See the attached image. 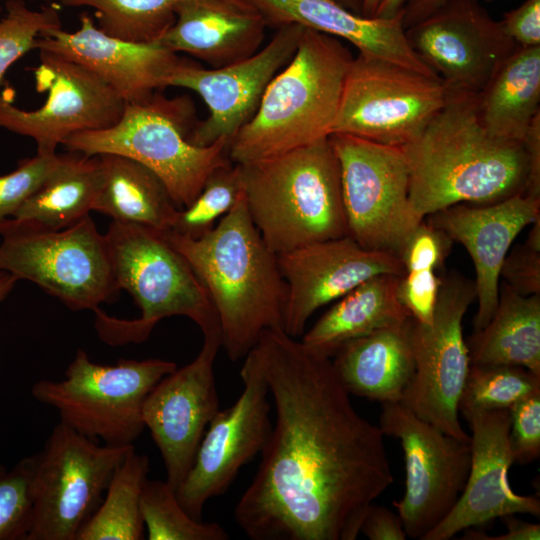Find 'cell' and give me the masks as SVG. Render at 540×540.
<instances>
[{"mask_svg":"<svg viewBox=\"0 0 540 540\" xmlns=\"http://www.w3.org/2000/svg\"><path fill=\"white\" fill-rule=\"evenodd\" d=\"M275 407L257 472L234 510L252 540H354L394 477L379 425L362 417L332 359L283 329L249 351Z\"/></svg>","mask_w":540,"mask_h":540,"instance_id":"cell-1","label":"cell"},{"mask_svg":"<svg viewBox=\"0 0 540 540\" xmlns=\"http://www.w3.org/2000/svg\"><path fill=\"white\" fill-rule=\"evenodd\" d=\"M402 149L410 204L421 219L455 204H492L525 192V146L485 129L477 94L448 89L441 111Z\"/></svg>","mask_w":540,"mask_h":540,"instance_id":"cell-2","label":"cell"},{"mask_svg":"<svg viewBox=\"0 0 540 540\" xmlns=\"http://www.w3.org/2000/svg\"><path fill=\"white\" fill-rule=\"evenodd\" d=\"M205 289L217 314L221 347L244 358L266 329H283L287 284L277 255L249 215L243 192L216 226L198 239L164 231Z\"/></svg>","mask_w":540,"mask_h":540,"instance_id":"cell-3","label":"cell"},{"mask_svg":"<svg viewBox=\"0 0 540 540\" xmlns=\"http://www.w3.org/2000/svg\"><path fill=\"white\" fill-rule=\"evenodd\" d=\"M353 58L341 39L303 27L293 57L229 142V160L243 164L328 138Z\"/></svg>","mask_w":540,"mask_h":540,"instance_id":"cell-4","label":"cell"},{"mask_svg":"<svg viewBox=\"0 0 540 540\" xmlns=\"http://www.w3.org/2000/svg\"><path fill=\"white\" fill-rule=\"evenodd\" d=\"M239 166L251 220L276 255L348 236L340 166L329 137Z\"/></svg>","mask_w":540,"mask_h":540,"instance_id":"cell-5","label":"cell"},{"mask_svg":"<svg viewBox=\"0 0 540 540\" xmlns=\"http://www.w3.org/2000/svg\"><path fill=\"white\" fill-rule=\"evenodd\" d=\"M119 290H126L141 310L134 320L96 312L99 337L110 345L141 343L159 321L185 316L203 334L219 332V321L202 284L164 231L113 220L104 234Z\"/></svg>","mask_w":540,"mask_h":540,"instance_id":"cell-6","label":"cell"},{"mask_svg":"<svg viewBox=\"0 0 540 540\" xmlns=\"http://www.w3.org/2000/svg\"><path fill=\"white\" fill-rule=\"evenodd\" d=\"M194 116L190 98L169 99L157 91L143 101L126 103L113 126L75 133L63 145L87 156L117 154L141 163L161 179L182 209L196 198L214 170L231 162L226 140L209 146L190 142L197 123Z\"/></svg>","mask_w":540,"mask_h":540,"instance_id":"cell-7","label":"cell"},{"mask_svg":"<svg viewBox=\"0 0 540 540\" xmlns=\"http://www.w3.org/2000/svg\"><path fill=\"white\" fill-rule=\"evenodd\" d=\"M177 365L160 358L97 364L78 349L60 381L42 379L34 399L54 408L60 421L104 444L133 445L145 429L143 404L152 388Z\"/></svg>","mask_w":540,"mask_h":540,"instance_id":"cell-8","label":"cell"},{"mask_svg":"<svg viewBox=\"0 0 540 540\" xmlns=\"http://www.w3.org/2000/svg\"><path fill=\"white\" fill-rule=\"evenodd\" d=\"M0 238V271L35 283L72 310L95 312L119 291L105 235L90 216L60 230L10 218Z\"/></svg>","mask_w":540,"mask_h":540,"instance_id":"cell-9","label":"cell"},{"mask_svg":"<svg viewBox=\"0 0 540 540\" xmlns=\"http://www.w3.org/2000/svg\"><path fill=\"white\" fill-rule=\"evenodd\" d=\"M133 447L99 444L58 422L33 454V513L26 540H77Z\"/></svg>","mask_w":540,"mask_h":540,"instance_id":"cell-10","label":"cell"},{"mask_svg":"<svg viewBox=\"0 0 540 540\" xmlns=\"http://www.w3.org/2000/svg\"><path fill=\"white\" fill-rule=\"evenodd\" d=\"M329 140L340 166L348 236L364 249L399 258L423 220L410 204L404 150L342 133Z\"/></svg>","mask_w":540,"mask_h":540,"instance_id":"cell-11","label":"cell"},{"mask_svg":"<svg viewBox=\"0 0 540 540\" xmlns=\"http://www.w3.org/2000/svg\"><path fill=\"white\" fill-rule=\"evenodd\" d=\"M447 97L448 87L439 77L358 52L332 133L404 147L423 132Z\"/></svg>","mask_w":540,"mask_h":540,"instance_id":"cell-12","label":"cell"},{"mask_svg":"<svg viewBox=\"0 0 540 540\" xmlns=\"http://www.w3.org/2000/svg\"><path fill=\"white\" fill-rule=\"evenodd\" d=\"M476 299L474 281L457 272L441 277L433 321L413 319L415 370L401 403L444 433L470 442L459 420V401L470 366L463 318Z\"/></svg>","mask_w":540,"mask_h":540,"instance_id":"cell-13","label":"cell"},{"mask_svg":"<svg viewBox=\"0 0 540 540\" xmlns=\"http://www.w3.org/2000/svg\"><path fill=\"white\" fill-rule=\"evenodd\" d=\"M379 427L399 440L405 461V492L394 502L407 537L423 539L453 509L471 464L470 442L448 435L401 402L382 403Z\"/></svg>","mask_w":540,"mask_h":540,"instance_id":"cell-14","label":"cell"},{"mask_svg":"<svg viewBox=\"0 0 540 540\" xmlns=\"http://www.w3.org/2000/svg\"><path fill=\"white\" fill-rule=\"evenodd\" d=\"M34 69L42 106L24 110L0 94V128L31 138L37 153L54 154L71 135L109 128L122 116L126 102L83 66L52 52L39 51Z\"/></svg>","mask_w":540,"mask_h":540,"instance_id":"cell-15","label":"cell"},{"mask_svg":"<svg viewBox=\"0 0 540 540\" xmlns=\"http://www.w3.org/2000/svg\"><path fill=\"white\" fill-rule=\"evenodd\" d=\"M240 376L241 395L211 420L176 490L182 507L197 520H202L207 501L225 493L240 469L261 453L272 430L267 381L251 352L244 357Z\"/></svg>","mask_w":540,"mask_h":540,"instance_id":"cell-16","label":"cell"},{"mask_svg":"<svg viewBox=\"0 0 540 540\" xmlns=\"http://www.w3.org/2000/svg\"><path fill=\"white\" fill-rule=\"evenodd\" d=\"M303 26L277 27L270 41L251 56L218 68H205L182 59L168 81V87L198 94L209 115L197 122L189 140L209 146L219 140L228 143L252 118L273 77L293 57Z\"/></svg>","mask_w":540,"mask_h":540,"instance_id":"cell-17","label":"cell"},{"mask_svg":"<svg viewBox=\"0 0 540 540\" xmlns=\"http://www.w3.org/2000/svg\"><path fill=\"white\" fill-rule=\"evenodd\" d=\"M405 33L448 89L474 94L517 48L479 0H447Z\"/></svg>","mask_w":540,"mask_h":540,"instance_id":"cell-18","label":"cell"},{"mask_svg":"<svg viewBox=\"0 0 540 540\" xmlns=\"http://www.w3.org/2000/svg\"><path fill=\"white\" fill-rule=\"evenodd\" d=\"M221 347L219 332L203 334L198 355L164 376L146 397L142 418L177 490L195 460L204 433L220 410L214 364Z\"/></svg>","mask_w":540,"mask_h":540,"instance_id":"cell-19","label":"cell"},{"mask_svg":"<svg viewBox=\"0 0 540 540\" xmlns=\"http://www.w3.org/2000/svg\"><path fill=\"white\" fill-rule=\"evenodd\" d=\"M287 284L283 330L298 338L309 318L365 280L379 274L403 276L400 259L362 248L352 238L321 241L277 255Z\"/></svg>","mask_w":540,"mask_h":540,"instance_id":"cell-20","label":"cell"},{"mask_svg":"<svg viewBox=\"0 0 540 540\" xmlns=\"http://www.w3.org/2000/svg\"><path fill=\"white\" fill-rule=\"evenodd\" d=\"M471 429L468 478L450 513L422 540H448L458 532L505 515H540V501L513 491L508 471L514 463L509 443V409L463 414Z\"/></svg>","mask_w":540,"mask_h":540,"instance_id":"cell-21","label":"cell"},{"mask_svg":"<svg viewBox=\"0 0 540 540\" xmlns=\"http://www.w3.org/2000/svg\"><path fill=\"white\" fill-rule=\"evenodd\" d=\"M35 49L83 66L126 103L143 101L168 87L169 78L183 59L157 42L138 43L108 35L87 14L81 15L75 32L59 27L42 34Z\"/></svg>","mask_w":540,"mask_h":540,"instance_id":"cell-22","label":"cell"},{"mask_svg":"<svg viewBox=\"0 0 540 540\" xmlns=\"http://www.w3.org/2000/svg\"><path fill=\"white\" fill-rule=\"evenodd\" d=\"M540 217V199L517 194L475 205L459 203L428 216L427 221L467 250L474 264L477 312L474 331L491 319L499 297L500 271L518 234Z\"/></svg>","mask_w":540,"mask_h":540,"instance_id":"cell-23","label":"cell"},{"mask_svg":"<svg viewBox=\"0 0 540 540\" xmlns=\"http://www.w3.org/2000/svg\"><path fill=\"white\" fill-rule=\"evenodd\" d=\"M267 26L298 24L343 39L359 53L438 77L409 44L402 12L392 18H367L333 0H244Z\"/></svg>","mask_w":540,"mask_h":540,"instance_id":"cell-24","label":"cell"},{"mask_svg":"<svg viewBox=\"0 0 540 540\" xmlns=\"http://www.w3.org/2000/svg\"><path fill=\"white\" fill-rule=\"evenodd\" d=\"M266 26L262 16L247 2H187L177 8L174 23L157 43L218 68L257 52Z\"/></svg>","mask_w":540,"mask_h":540,"instance_id":"cell-25","label":"cell"},{"mask_svg":"<svg viewBox=\"0 0 540 540\" xmlns=\"http://www.w3.org/2000/svg\"><path fill=\"white\" fill-rule=\"evenodd\" d=\"M413 318L344 344L331 358L351 395L382 403L401 402L414 374Z\"/></svg>","mask_w":540,"mask_h":540,"instance_id":"cell-26","label":"cell"},{"mask_svg":"<svg viewBox=\"0 0 540 540\" xmlns=\"http://www.w3.org/2000/svg\"><path fill=\"white\" fill-rule=\"evenodd\" d=\"M401 276L375 275L340 297L303 335L312 351L332 358L347 342L411 317L400 303Z\"/></svg>","mask_w":540,"mask_h":540,"instance_id":"cell-27","label":"cell"},{"mask_svg":"<svg viewBox=\"0 0 540 540\" xmlns=\"http://www.w3.org/2000/svg\"><path fill=\"white\" fill-rule=\"evenodd\" d=\"M103 183L98 155L68 151L12 219L28 225L60 230L90 216Z\"/></svg>","mask_w":540,"mask_h":540,"instance_id":"cell-28","label":"cell"},{"mask_svg":"<svg viewBox=\"0 0 540 540\" xmlns=\"http://www.w3.org/2000/svg\"><path fill=\"white\" fill-rule=\"evenodd\" d=\"M539 104L540 46H517L477 94V111L485 129L519 142L540 113Z\"/></svg>","mask_w":540,"mask_h":540,"instance_id":"cell-29","label":"cell"},{"mask_svg":"<svg viewBox=\"0 0 540 540\" xmlns=\"http://www.w3.org/2000/svg\"><path fill=\"white\" fill-rule=\"evenodd\" d=\"M466 344L470 364L521 366L540 376V294L523 296L499 286L491 319Z\"/></svg>","mask_w":540,"mask_h":540,"instance_id":"cell-30","label":"cell"},{"mask_svg":"<svg viewBox=\"0 0 540 540\" xmlns=\"http://www.w3.org/2000/svg\"><path fill=\"white\" fill-rule=\"evenodd\" d=\"M103 183L93 211L113 220L170 230L180 210L161 179L141 163L117 154L98 155Z\"/></svg>","mask_w":540,"mask_h":540,"instance_id":"cell-31","label":"cell"},{"mask_svg":"<svg viewBox=\"0 0 540 540\" xmlns=\"http://www.w3.org/2000/svg\"><path fill=\"white\" fill-rule=\"evenodd\" d=\"M149 471V457L134 446L114 471L100 505L77 540L144 539L140 502Z\"/></svg>","mask_w":540,"mask_h":540,"instance_id":"cell-32","label":"cell"},{"mask_svg":"<svg viewBox=\"0 0 540 540\" xmlns=\"http://www.w3.org/2000/svg\"><path fill=\"white\" fill-rule=\"evenodd\" d=\"M241 4L244 0H61L66 7L94 9L106 34L138 43H153L174 23L177 8L187 2Z\"/></svg>","mask_w":540,"mask_h":540,"instance_id":"cell-33","label":"cell"},{"mask_svg":"<svg viewBox=\"0 0 540 540\" xmlns=\"http://www.w3.org/2000/svg\"><path fill=\"white\" fill-rule=\"evenodd\" d=\"M540 391V376L521 366L470 364L459 401V411L509 409Z\"/></svg>","mask_w":540,"mask_h":540,"instance_id":"cell-34","label":"cell"},{"mask_svg":"<svg viewBox=\"0 0 540 540\" xmlns=\"http://www.w3.org/2000/svg\"><path fill=\"white\" fill-rule=\"evenodd\" d=\"M141 514L149 540H226L225 529L215 522L191 517L176 490L166 481L147 480L141 495Z\"/></svg>","mask_w":540,"mask_h":540,"instance_id":"cell-35","label":"cell"},{"mask_svg":"<svg viewBox=\"0 0 540 540\" xmlns=\"http://www.w3.org/2000/svg\"><path fill=\"white\" fill-rule=\"evenodd\" d=\"M239 164L228 162L212 172L196 198L177 212L168 231L198 239L210 232L236 203L240 193Z\"/></svg>","mask_w":540,"mask_h":540,"instance_id":"cell-36","label":"cell"},{"mask_svg":"<svg viewBox=\"0 0 540 540\" xmlns=\"http://www.w3.org/2000/svg\"><path fill=\"white\" fill-rule=\"evenodd\" d=\"M59 27H62L60 14L54 5L36 10L24 0L6 2L5 14L0 18V89L12 65L35 49L42 34Z\"/></svg>","mask_w":540,"mask_h":540,"instance_id":"cell-37","label":"cell"},{"mask_svg":"<svg viewBox=\"0 0 540 540\" xmlns=\"http://www.w3.org/2000/svg\"><path fill=\"white\" fill-rule=\"evenodd\" d=\"M33 455L0 475V540H26L32 524Z\"/></svg>","mask_w":540,"mask_h":540,"instance_id":"cell-38","label":"cell"},{"mask_svg":"<svg viewBox=\"0 0 540 540\" xmlns=\"http://www.w3.org/2000/svg\"><path fill=\"white\" fill-rule=\"evenodd\" d=\"M57 153H37L19 162L17 168L0 175V236L4 223L35 192L55 166Z\"/></svg>","mask_w":540,"mask_h":540,"instance_id":"cell-39","label":"cell"},{"mask_svg":"<svg viewBox=\"0 0 540 540\" xmlns=\"http://www.w3.org/2000/svg\"><path fill=\"white\" fill-rule=\"evenodd\" d=\"M527 239L507 253L500 271L505 284L523 296L540 294V217Z\"/></svg>","mask_w":540,"mask_h":540,"instance_id":"cell-40","label":"cell"},{"mask_svg":"<svg viewBox=\"0 0 540 540\" xmlns=\"http://www.w3.org/2000/svg\"><path fill=\"white\" fill-rule=\"evenodd\" d=\"M509 413L514 463L529 464L540 456V391L513 404Z\"/></svg>","mask_w":540,"mask_h":540,"instance_id":"cell-41","label":"cell"},{"mask_svg":"<svg viewBox=\"0 0 540 540\" xmlns=\"http://www.w3.org/2000/svg\"><path fill=\"white\" fill-rule=\"evenodd\" d=\"M453 241L441 229L422 220L408 237L399 259L405 273L440 269L449 256Z\"/></svg>","mask_w":540,"mask_h":540,"instance_id":"cell-42","label":"cell"},{"mask_svg":"<svg viewBox=\"0 0 540 540\" xmlns=\"http://www.w3.org/2000/svg\"><path fill=\"white\" fill-rule=\"evenodd\" d=\"M440 284L441 277L433 270L410 271L401 276L397 296L415 321L422 324L433 321Z\"/></svg>","mask_w":540,"mask_h":540,"instance_id":"cell-43","label":"cell"},{"mask_svg":"<svg viewBox=\"0 0 540 540\" xmlns=\"http://www.w3.org/2000/svg\"><path fill=\"white\" fill-rule=\"evenodd\" d=\"M504 33L517 46H540V0H525L499 20Z\"/></svg>","mask_w":540,"mask_h":540,"instance_id":"cell-44","label":"cell"},{"mask_svg":"<svg viewBox=\"0 0 540 540\" xmlns=\"http://www.w3.org/2000/svg\"><path fill=\"white\" fill-rule=\"evenodd\" d=\"M360 532L370 540H405L407 538L398 513L374 504L370 505Z\"/></svg>","mask_w":540,"mask_h":540,"instance_id":"cell-45","label":"cell"},{"mask_svg":"<svg viewBox=\"0 0 540 540\" xmlns=\"http://www.w3.org/2000/svg\"><path fill=\"white\" fill-rule=\"evenodd\" d=\"M529 171L524 194L540 199V113L534 118L523 140Z\"/></svg>","mask_w":540,"mask_h":540,"instance_id":"cell-46","label":"cell"},{"mask_svg":"<svg viewBox=\"0 0 540 540\" xmlns=\"http://www.w3.org/2000/svg\"><path fill=\"white\" fill-rule=\"evenodd\" d=\"M506 526V533L490 536L479 530H468L463 539L471 540H539L540 525L519 520L513 515L500 517Z\"/></svg>","mask_w":540,"mask_h":540,"instance_id":"cell-47","label":"cell"},{"mask_svg":"<svg viewBox=\"0 0 540 540\" xmlns=\"http://www.w3.org/2000/svg\"><path fill=\"white\" fill-rule=\"evenodd\" d=\"M447 0H404L402 7V23L404 29L423 20Z\"/></svg>","mask_w":540,"mask_h":540,"instance_id":"cell-48","label":"cell"},{"mask_svg":"<svg viewBox=\"0 0 540 540\" xmlns=\"http://www.w3.org/2000/svg\"><path fill=\"white\" fill-rule=\"evenodd\" d=\"M404 0H383L375 17L392 18L401 13Z\"/></svg>","mask_w":540,"mask_h":540,"instance_id":"cell-49","label":"cell"},{"mask_svg":"<svg viewBox=\"0 0 540 540\" xmlns=\"http://www.w3.org/2000/svg\"><path fill=\"white\" fill-rule=\"evenodd\" d=\"M17 281L18 279L14 275L6 271H0V304L13 290Z\"/></svg>","mask_w":540,"mask_h":540,"instance_id":"cell-50","label":"cell"},{"mask_svg":"<svg viewBox=\"0 0 540 540\" xmlns=\"http://www.w3.org/2000/svg\"><path fill=\"white\" fill-rule=\"evenodd\" d=\"M383 0H363L362 16L374 18Z\"/></svg>","mask_w":540,"mask_h":540,"instance_id":"cell-51","label":"cell"},{"mask_svg":"<svg viewBox=\"0 0 540 540\" xmlns=\"http://www.w3.org/2000/svg\"><path fill=\"white\" fill-rule=\"evenodd\" d=\"M343 7L362 15L363 0H333Z\"/></svg>","mask_w":540,"mask_h":540,"instance_id":"cell-52","label":"cell"},{"mask_svg":"<svg viewBox=\"0 0 540 540\" xmlns=\"http://www.w3.org/2000/svg\"><path fill=\"white\" fill-rule=\"evenodd\" d=\"M6 467L0 463V475L6 471Z\"/></svg>","mask_w":540,"mask_h":540,"instance_id":"cell-53","label":"cell"},{"mask_svg":"<svg viewBox=\"0 0 540 540\" xmlns=\"http://www.w3.org/2000/svg\"><path fill=\"white\" fill-rule=\"evenodd\" d=\"M43 1H52V0H43Z\"/></svg>","mask_w":540,"mask_h":540,"instance_id":"cell-54","label":"cell"}]
</instances>
